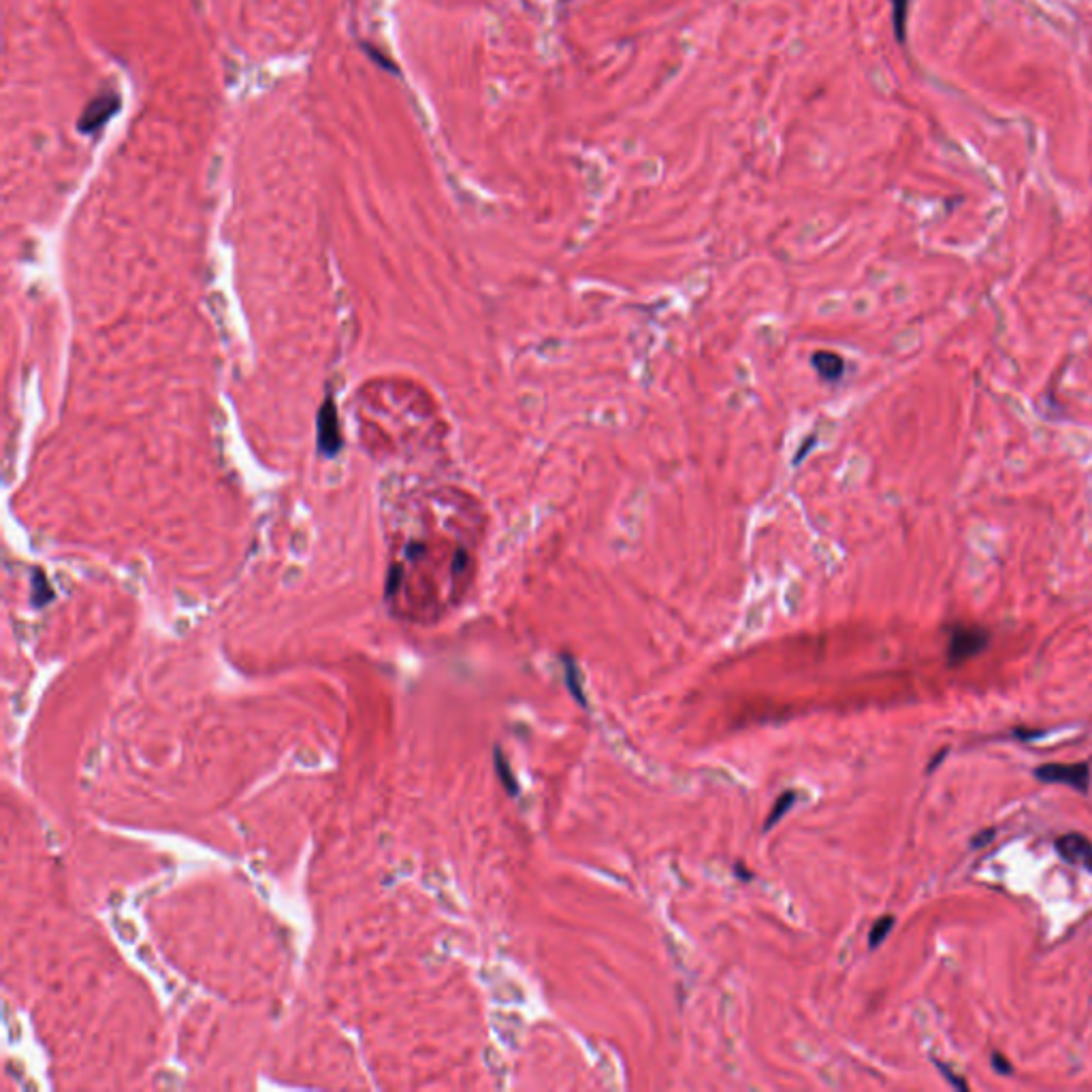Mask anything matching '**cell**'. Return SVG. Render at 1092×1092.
<instances>
[{
	"instance_id": "1",
	"label": "cell",
	"mask_w": 1092,
	"mask_h": 1092,
	"mask_svg": "<svg viewBox=\"0 0 1092 1092\" xmlns=\"http://www.w3.org/2000/svg\"><path fill=\"white\" fill-rule=\"evenodd\" d=\"M120 96L113 90H103L85 103L78 117V131L81 135L94 137L103 131V126L112 120V117L120 112Z\"/></svg>"
},
{
	"instance_id": "2",
	"label": "cell",
	"mask_w": 1092,
	"mask_h": 1092,
	"mask_svg": "<svg viewBox=\"0 0 1092 1092\" xmlns=\"http://www.w3.org/2000/svg\"><path fill=\"white\" fill-rule=\"evenodd\" d=\"M988 642H990V634L986 629H981V627H956L954 631H951L949 647H947L949 663H951V666H958V663L980 656V653L988 647Z\"/></svg>"
},
{
	"instance_id": "3",
	"label": "cell",
	"mask_w": 1092,
	"mask_h": 1092,
	"mask_svg": "<svg viewBox=\"0 0 1092 1092\" xmlns=\"http://www.w3.org/2000/svg\"><path fill=\"white\" fill-rule=\"evenodd\" d=\"M1035 777L1044 784H1065L1079 791L1090 787V768L1086 764H1044L1035 768Z\"/></svg>"
},
{
	"instance_id": "4",
	"label": "cell",
	"mask_w": 1092,
	"mask_h": 1092,
	"mask_svg": "<svg viewBox=\"0 0 1092 1092\" xmlns=\"http://www.w3.org/2000/svg\"><path fill=\"white\" fill-rule=\"evenodd\" d=\"M341 446V432L334 400H327L318 412V451L334 457Z\"/></svg>"
},
{
	"instance_id": "5",
	"label": "cell",
	"mask_w": 1092,
	"mask_h": 1092,
	"mask_svg": "<svg viewBox=\"0 0 1092 1092\" xmlns=\"http://www.w3.org/2000/svg\"><path fill=\"white\" fill-rule=\"evenodd\" d=\"M1056 851L1061 853V858L1069 864L1082 866L1086 871H1092V843L1084 834L1069 832L1065 837L1056 841Z\"/></svg>"
},
{
	"instance_id": "6",
	"label": "cell",
	"mask_w": 1092,
	"mask_h": 1092,
	"mask_svg": "<svg viewBox=\"0 0 1092 1092\" xmlns=\"http://www.w3.org/2000/svg\"><path fill=\"white\" fill-rule=\"evenodd\" d=\"M813 363H816L818 371L821 373L823 378L828 380H837L841 378L845 363L839 355H834V352H818L816 357H813Z\"/></svg>"
},
{
	"instance_id": "7",
	"label": "cell",
	"mask_w": 1092,
	"mask_h": 1092,
	"mask_svg": "<svg viewBox=\"0 0 1092 1092\" xmlns=\"http://www.w3.org/2000/svg\"><path fill=\"white\" fill-rule=\"evenodd\" d=\"M494 762H496V773H498V777H499V781H501V786L506 787V791H508L510 796H519V784H517L515 775H512L508 759H506L504 754H501L499 747L496 749V754H494Z\"/></svg>"
},
{
	"instance_id": "8",
	"label": "cell",
	"mask_w": 1092,
	"mask_h": 1092,
	"mask_svg": "<svg viewBox=\"0 0 1092 1092\" xmlns=\"http://www.w3.org/2000/svg\"><path fill=\"white\" fill-rule=\"evenodd\" d=\"M892 7V28L898 43L907 41V19H909V0H890Z\"/></svg>"
},
{
	"instance_id": "9",
	"label": "cell",
	"mask_w": 1092,
	"mask_h": 1092,
	"mask_svg": "<svg viewBox=\"0 0 1092 1092\" xmlns=\"http://www.w3.org/2000/svg\"><path fill=\"white\" fill-rule=\"evenodd\" d=\"M794 802H796V794H794V791H784V794H781V796L777 798L773 811L768 813V818H766V821H764V832H768L770 828L775 826V823H779L781 818H784L786 813H787L791 807H794Z\"/></svg>"
},
{
	"instance_id": "10",
	"label": "cell",
	"mask_w": 1092,
	"mask_h": 1092,
	"mask_svg": "<svg viewBox=\"0 0 1092 1092\" xmlns=\"http://www.w3.org/2000/svg\"><path fill=\"white\" fill-rule=\"evenodd\" d=\"M563 661H565V683H567V690H570L572 698L585 709L587 700H585V693H583V688H581V677H578L576 663H574V659H570V658H565Z\"/></svg>"
},
{
	"instance_id": "11",
	"label": "cell",
	"mask_w": 1092,
	"mask_h": 1092,
	"mask_svg": "<svg viewBox=\"0 0 1092 1092\" xmlns=\"http://www.w3.org/2000/svg\"><path fill=\"white\" fill-rule=\"evenodd\" d=\"M894 922H896L894 915H883V917L877 919V922H875L873 928H871V933H869V947H871V949L880 947V946L883 944V941L887 939V935L892 933Z\"/></svg>"
},
{
	"instance_id": "12",
	"label": "cell",
	"mask_w": 1092,
	"mask_h": 1092,
	"mask_svg": "<svg viewBox=\"0 0 1092 1092\" xmlns=\"http://www.w3.org/2000/svg\"><path fill=\"white\" fill-rule=\"evenodd\" d=\"M361 48H363V49H366L368 56H369V58H371L373 62H378V64H380V67H382L384 71H389V73H398V64H395L393 60H389L387 56H384L382 49H378V48L369 46V43H366V41H363V43H361Z\"/></svg>"
},
{
	"instance_id": "13",
	"label": "cell",
	"mask_w": 1092,
	"mask_h": 1092,
	"mask_svg": "<svg viewBox=\"0 0 1092 1092\" xmlns=\"http://www.w3.org/2000/svg\"><path fill=\"white\" fill-rule=\"evenodd\" d=\"M35 578H37L35 604H37V606H43V604L49 602V599H51V592H49V587H48V583H46V576H43L41 572H37Z\"/></svg>"
},
{
	"instance_id": "14",
	"label": "cell",
	"mask_w": 1092,
	"mask_h": 1092,
	"mask_svg": "<svg viewBox=\"0 0 1092 1092\" xmlns=\"http://www.w3.org/2000/svg\"><path fill=\"white\" fill-rule=\"evenodd\" d=\"M992 1067H994V1072H999L1003 1076H1008V1074L1013 1072V1067L1010 1065L1008 1058H1003L999 1052L992 1054Z\"/></svg>"
},
{
	"instance_id": "15",
	"label": "cell",
	"mask_w": 1092,
	"mask_h": 1092,
	"mask_svg": "<svg viewBox=\"0 0 1092 1092\" xmlns=\"http://www.w3.org/2000/svg\"><path fill=\"white\" fill-rule=\"evenodd\" d=\"M937 1067H939V1069H941V1072H944V1074H946V1077H947V1079H949V1082H951V1084H954V1086H958V1088H962V1090H967V1088H969V1086H967V1082H962V1079H960V1077H958V1076H956V1074H954V1072H949V1069H947V1067H946V1065H941V1063H937Z\"/></svg>"
},
{
	"instance_id": "16",
	"label": "cell",
	"mask_w": 1092,
	"mask_h": 1092,
	"mask_svg": "<svg viewBox=\"0 0 1092 1092\" xmlns=\"http://www.w3.org/2000/svg\"><path fill=\"white\" fill-rule=\"evenodd\" d=\"M978 837H980V839H973V843H971L973 848H981V845H986L988 841H992L994 830H983L981 834H978Z\"/></svg>"
}]
</instances>
